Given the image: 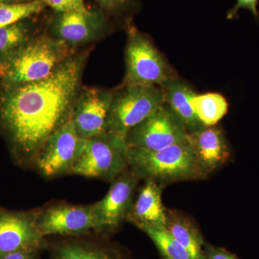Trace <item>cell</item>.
Listing matches in <instances>:
<instances>
[{
  "instance_id": "obj_1",
  "label": "cell",
  "mask_w": 259,
  "mask_h": 259,
  "mask_svg": "<svg viewBox=\"0 0 259 259\" xmlns=\"http://www.w3.org/2000/svg\"><path fill=\"white\" fill-rule=\"evenodd\" d=\"M88 53L74 54L46 79L5 87L0 123L17 157L35 162L48 139L71 120Z\"/></svg>"
},
{
  "instance_id": "obj_2",
  "label": "cell",
  "mask_w": 259,
  "mask_h": 259,
  "mask_svg": "<svg viewBox=\"0 0 259 259\" xmlns=\"http://www.w3.org/2000/svg\"><path fill=\"white\" fill-rule=\"evenodd\" d=\"M74 48L51 35L32 36L0 64V81L5 87L46 79L74 55Z\"/></svg>"
},
{
  "instance_id": "obj_3",
  "label": "cell",
  "mask_w": 259,
  "mask_h": 259,
  "mask_svg": "<svg viewBox=\"0 0 259 259\" xmlns=\"http://www.w3.org/2000/svg\"><path fill=\"white\" fill-rule=\"evenodd\" d=\"M128 163L140 179L155 181L162 185L199 179L189 140L156 151L129 148Z\"/></svg>"
},
{
  "instance_id": "obj_4",
  "label": "cell",
  "mask_w": 259,
  "mask_h": 259,
  "mask_svg": "<svg viewBox=\"0 0 259 259\" xmlns=\"http://www.w3.org/2000/svg\"><path fill=\"white\" fill-rule=\"evenodd\" d=\"M164 102L161 87L123 84L113 92L105 132L126 137L128 131Z\"/></svg>"
},
{
  "instance_id": "obj_5",
  "label": "cell",
  "mask_w": 259,
  "mask_h": 259,
  "mask_svg": "<svg viewBox=\"0 0 259 259\" xmlns=\"http://www.w3.org/2000/svg\"><path fill=\"white\" fill-rule=\"evenodd\" d=\"M128 152L125 138L102 133L87 140L70 174L112 182L128 168Z\"/></svg>"
},
{
  "instance_id": "obj_6",
  "label": "cell",
  "mask_w": 259,
  "mask_h": 259,
  "mask_svg": "<svg viewBox=\"0 0 259 259\" xmlns=\"http://www.w3.org/2000/svg\"><path fill=\"white\" fill-rule=\"evenodd\" d=\"M123 84L159 86L177 77L161 54L134 25L127 28Z\"/></svg>"
},
{
  "instance_id": "obj_7",
  "label": "cell",
  "mask_w": 259,
  "mask_h": 259,
  "mask_svg": "<svg viewBox=\"0 0 259 259\" xmlns=\"http://www.w3.org/2000/svg\"><path fill=\"white\" fill-rule=\"evenodd\" d=\"M129 148L156 151L188 141V134L182 122L163 104L126 135Z\"/></svg>"
},
{
  "instance_id": "obj_8",
  "label": "cell",
  "mask_w": 259,
  "mask_h": 259,
  "mask_svg": "<svg viewBox=\"0 0 259 259\" xmlns=\"http://www.w3.org/2000/svg\"><path fill=\"white\" fill-rule=\"evenodd\" d=\"M86 142L69 120L48 139L37 155L35 165L45 177L70 174Z\"/></svg>"
},
{
  "instance_id": "obj_9",
  "label": "cell",
  "mask_w": 259,
  "mask_h": 259,
  "mask_svg": "<svg viewBox=\"0 0 259 259\" xmlns=\"http://www.w3.org/2000/svg\"><path fill=\"white\" fill-rule=\"evenodd\" d=\"M37 228L44 237L50 235L83 236L100 231L93 204H56L35 212Z\"/></svg>"
},
{
  "instance_id": "obj_10",
  "label": "cell",
  "mask_w": 259,
  "mask_h": 259,
  "mask_svg": "<svg viewBox=\"0 0 259 259\" xmlns=\"http://www.w3.org/2000/svg\"><path fill=\"white\" fill-rule=\"evenodd\" d=\"M108 25V19L103 12L89 9L87 12H56L49 30L51 37L74 48L98 38Z\"/></svg>"
},
{
  "instance_id": "obj_11",
  "label": "cell",
  "mask_w": 259,
  "mask_h": 259,
  "mask_svg": "<svg viewBox=\"0 0 259 259\" xmlns=\"http://www.w3.org/2000/svg\"><path fill=\"white\" fill-rule=\"evenodd\" d=\"M140 180L128 167L112 181L106 195L93 204L100 231H113L126 220L134 204L135 192Z\"/></svg>"
},
{
  "instance_id": "obj_12",
  "label": "cell",
  "mask_w": 259,
  "mask_h": 259,
  "mask_svg": "<svg viewBox=\"0 0 259 259\" xmlns=\"http://www.w3.org/2000/svg\"><path fill=\"white\" fill-rule=\"evenodd\" d=\"M44 238L37 228L35 212L0 210V258L17 250H41Z\"/></svg>"
},
{
  "instance_id": "obj_13",
  "label": "cell",
  "mask_w": 259,
  "mask_h": 259,
  "mask_svg": "<svg viewBox=\"0 0 259 259\" xmlns=\"http://www.w3.org/2000/svg\"><path fill=\"white\" fill-rule=\"evenodd\" d=\"M112 95L101 89H81L71 117L80 137L88 140L105 132Z\"/></svg>"
},
{
  "instance_id": "obj_14",
  "label": "cell",
  "mask_w": 259,
  "mask_h": 259,
  "mask_svg": "<svg viewBox=\"0 0 259 259\" xmlns=\"http://www.w3.org/2000/svg\"><path fill=\"white\" fill-rule=\"evenodd\" d=\"M199 179L206 178L231 158V149L223 131L215 125L204 126L188 135Z\"/></svg>"
},
{
  "instance_id": "obj_15",
  "label": "cell",
  "mask_w": 259,
  "mask_h": 259,
  "mask_svg": "<svg viewBox=\"0 0 259 259\" xmlns=\"http://www.w3.org/2000/svg\"><path fill=\"white\" fill-rule=\"evenodd\" d=\"M162 185L153 180H146L137 198L126 218V221L139 228L159 226L166 228L167 209L161 199Z\"/></svg>"
},
{
  "instance_id": "obj_16",
  "label": "cell",
  "mask_w": 259,
  "mask_h": 259,
  "mask_svg": "<svg viewBox=\"0 0 259 259\" xmlns=\"http://www.w3.org/2000/svg\"><path fill=\"white\" fill-rule=\"evenodd\" d=\"M164 103L182 122L187 134L190 135L204 127L199 120L192 105L191 99L195 95L190 85L175 77L161 86Z\"/></svg>"
},
{
  "instance_id": "obj_17",
  "label": "cell",
  "mask_w": 259,
  "mask_h": 259,
  "mask_svg": "<svg viewBox=\"0 0 259 259\" xmlns=\"http://www.w3.org/2000/svg\"><path fill=\"white\" fill-rule=\"evenodd\" d=\"M166 228L192 259H205L203 238L190 219L177 211L167 209Z\"/></svg>"
},
{
  "instance_id": "obj_18",
  "label": "cell",
  "mask_w": 259,
  "mask_h": 259,
  "mask_svg": "<svg viewBox=\"0 0 259 259\" xmlns=\"http://www.w3.org/2000/svg\"><path fill=\"white\" fill-rule=\"evenodd\" d=\"M54 259H125L115 250L97 243L71 240L58 243L53 250Z\"/></svg>"
},
{
  "instance_id": "obj_19",
  "label": "cell",
  "mask_w": 259,
  "mask_h": 259,
  "mask_svg": "<svg viewBox=\"0 0 259 259\" xmlns=\"http://www.w3.org/2000/svg\"><path fill=\"white\" fill-rule=\"evenodd\" d=\"M191 105L199 120L205 126L215 125L228 110L226 98L218 93L195 94L191 99Z\"/></svg>"
},
{
  "instance_id": "obj_20",
  "label": "cell",
  "mask_w": 259,
  "mask_h": 259,
  "mask_svg": "<svg viewBox=\"0 0 259 259\" xmlns=\"http://www.w3.org/2000/svg\"><path fill=\"white\" fill-rule=\"evenodd\" d=\"M32 29L27 19L0 28V64L28 41L32 36Z\"/></svg>"
},
{
  "instance_id": "obj_21",
  "label": "cell",
  "mask_w": 259,
  "mask_h": 259,
  "mask_svg": "<svg viewBox=\"0 0 259 259\" xmlns=\"http://www.w3.org/2000/svg\"><path fill=\"white\" fill-rule=\"evenodd\" d=\"M157 247L163 259H192L187 250L170 234L164 227L141 226Z\"/></svg>"
},
{
  "instance_id": "obj_22",
  "label": "cell",
  "mask_w": 259,
  "mask_h": 259,
  "mask_svg": "<svg viewBox=\"0 0 259 259\" xmlns=\"http://www.w3.org/2000/svg\"><path fill=\"white\" fill-rule=\"evenodd\" d=\"M45 4L41 0L28 3L0 5V28L9 26L37 14L44 10Z\"/></svg>"
},
{
  "instance_id": "obj_23",
  "label": "cell",
  "mask_w": 259,
  "mask_h": 259,
  "mask_svg": "<svg viewBox=\"0 0 259 259\" xmlns=\"http://www.w3.org/2000/svg\"><path fill=\"white\" fill-rule=\"evenodd\" d=\"M104 13L120 15L134 6L138 0H93Z\"/></svg>"
},
{
  "instance_id": "obj_24",
  "label": "cell",
  "mask_w": 259,
  "mask_h": 259,
  "mask_svg": "<svg viewBox=\"0 0 259 259\" xmlns=\"http://www.w3.org/2000/svg\"><path fill=\"white\" fill-rule=\"evenodd\" d=\"M44 4L49 5L56 12H87L83 0H41Z\"/></svg>"
},
{
  "instance_id": "obj_25",
  "label": "cell",
  "mask_w": 259,
  "mask_h": 259,
  "mask_svg": "<svg viewBox=\"0 0 259 259\" xmlns=\"http://www.w3.org/2000/svg\"><path fill=\"white\" fill-rule=\"evenodd\" d=\"M258 0H237L236 5L233 8L228 10L226 18L228 20H233L238 17V12L241 9L249 10L255 20L259 22V13L257 9Z\"/></svg>"
},
{
  "instance_id": "obj_26",
  "label": "cell",
  "mask_w": 259,
  "mask_h": 259,
  "mask_svg": "<svg viewBox=\"0 0 259 259\" xmlns=\"http://www.w3.org/2000/svg\"><path fill=\"white\" fill-rule=\"evenodd\" d=\"M205 259H240L223 248L204 243Z\"/></svg>"
},
{
  "instance_id": "obj_27",
  "label": "cell",
  "mask_w": 259,
  "mask_h": 259,
  "mask_svg": "<svg viewBox=\"0 0 259 259\" xmlns=\"http://www.w3.org/2000/svg\"><path fill=\"white\" fill-rule=\"evenodd\" d=\"M38 249H24L12 252L3 255L0 259H37Z\"/></svg>"
},
{
  "instance_id": "obj_28",
  "label": "cell",
  "mask_w": 259,
  "mask_h": 259,
  "mask_svg": "<svg viewBox=\"0 0 259 259\" xmlns=\"http://www.w3.org/2000/svg\"><path fill=\"white\" fill-rule=\"evenodd\" d=\"M23 0H0V5L16 4L23 3Z\"/></svg>"
}]
</instances>
